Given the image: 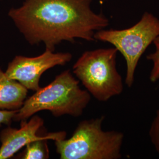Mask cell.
<instances>
[{"mask_svg":"<svg viewBox=\"0 0 159 159\" xmlns=\"http://www.w3.org/2000/svg\"><path fill=\"white\" fill-rule=\"evenodd\" d=\"M148 134L154 148L159 154V109L152 123Z\"/></svg>","mask_w":159,"mask_h":159,"instance_id":"cell-11","label":"cell"},{"mask_svg":"<svg viewBox=\"0 0 159 159\" xmlns=\"http://www.w3.org/2000/svg\"><path fill=\"white\" fill-rule=\"evenodd\" d=\"M92 1L24 0L8 15L30 45L43 43L54 51L63 41H94L96 32L109 25L107 17L92 11Z\"/></svg>","mask_w":159,"mask_h":159,"instance_id":"cell-1","label":"cell"},{"mask_svg":"<svg viewBox=\"0 0 159 159\" xmlns=\"http://www.w3.org/2000/svg\"><path fill=\"white\" fill-rule=\"evenodd\" d=\"M72 59L70 52H54L47 50L36 57L17 56L8 63L6 73L19 82L28 90L40 89V81L47 70L57 66H64Z\"/></svg>","mask_w":159,"mask_h":159,"instance_id":"cell-6","label":"cell"},{"mask_svg":"<svg viewBox=\"0 0 159 159\" xmlns=\"http://www.w3.org/2000/svg\"><path fill=\"white\" fill-rule=\"evenodd\" d=\"M26 121H22L17 129L8 125L0 131V159L11 158L30 143L40 139L57 141L66 137V131L38 134L44 125V120L38 115H34Z\"/></svg>","mask_w":159,"mask_h":159,"instance_id":"cell-7","label":"cell"},{"mask_svg":"<svg viewBox=\"0 0 159 159\" xmlns=\"http://www.w3.org/2000/svg\"><path fill=\"white\" fill-rule=\"evenodd\" d=\"M28 90L10 79L0 68V110H16L21 107L27 97Z\"/></svg>","mask_w":159,"mask_h":159,"instance_id":"cell-8","label":"cell"},{"mask_svg":"<svg viewBox=\"0 0 159 159\" xmlns=\"http://www.w3.org/2000/svg\"><path fill=\"white\" fill-rule=\"evenodd\" d=\"M18 110H0V126L10 125L13 121L14 117Z\"/></svg>","mask_w":159,"mask_h":159,"instance_id":"cell-12","label":"cell"},{"mask_svg":"<svg viewBox=\"0 0 159 159\" xmlns=\"http://www.w3.org/2000/svg\"><path fill=\"white\" fill-rule=\"evenodd\" d=\"M104 116L80 122L68 139L54 141L61 159H119L124 134L104 131Z\"/></svg>","mask_w":159,"mask_h":159,"instance_id":"cell-3","label":"cell"},{"mask_svg":"<svg viewBox=\"0 0 159 159\" xmlns=\"http://www.w3.org/2000/svg\"><path fill=\"white\" fill-rule=\"evenodd\" d=\"M159 36V19L145 12L139 22L128 29L97 31L95 40L111 44L125 58V83L131 87L134 81L137 64L148 47Z\"/></svg>","mask_w":159,"mask_h":159,"instance_id":"cell-5","label":"cell"},{"mask_svg":"<svg viewBox=\"0 0 159 159\" xmlns=\"http://www.w3.org/2000/svg\"><path fill=\"white\" fill-rule=\"evenodd\" d=\"M90 100V94L80 88L79 81L67 70L57 75L48 85L40 87L27 98L17 110L13 121L28 120L42 111H50L57 117L64 115L77 117L83 114Z\"/></svg>","mask_w":159,"mask_h":159,"instance_id":"cell-2","label":"cell"},{"mask_svg":"<svg viewBox=\"0 0 159 159\" xmlns=\"http://www.w3.org/2000/svg\"><path fill=\"white\" fill-rule=\"evenodd\" d=\"M48 140L40 139L30 143L26 146L20 159H47L50 157V152L47 142Z\"/></svg>","mask_w":159,"mask_h":159,"instance_id":"cell-9","label":"cell"},{"mask_svg":"<svg viewBox=\"0 0 159 159\" xmlns=\"http://www.w3.org/2000/svg\"><path fill=\"white\" fill-rule=\"evenodd\" d=\"M155 51L148 54L147 59L152 62V68L149 76L150 80L154 83L159 80V36L154 40Z\"/></svg>","mask_w":159,"mask_h":159,"instance_id":"cell-10","label":"cell"},{"mask_svg":"<svg viewBox=\"0 0 159 159\" xmlns=\"http://www.w3.org/2000/svg\"><path fill=\"white\" fill-rule=\"evenodd\" d=\"M117 52L114 47L85 51L73 66V73L98 101L107 102L123 91L116 66Z\"/></svg>","mask_w":159,"mask_h":159,"instance_id":"cell-4","label":"cell"}]
</instances>
